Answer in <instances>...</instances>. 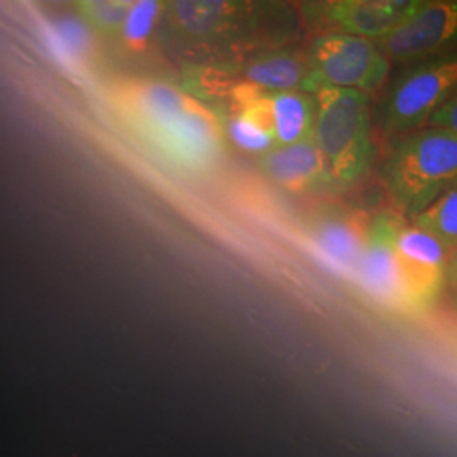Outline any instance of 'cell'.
Masks as SVG:
<instances>
[{
  "label": "cell",
  "mask_w": 457,
  "mask_h": 457,
  "mask_svg": "<svg viewBox=\"0 0 457 457\" xmlns=\"http://www.w3.org/2000/svg\"><path fill=\"white\" fill-rule=\"evenodd\" d=\"M115 114L168 162L188 171L219 163L226 134L212 109L162 80L124 79L112 85Z\"/></svg>",
  "instance_id": "obj_1"
},
{
  "label": "cell",
  "mask_w": 457,
  "mask_h": 457,
  "mask_svg": "<svg viewBox=\"0 0 457 457\" xmlns=\"http://www.w3.org/2000/svg\"><path fill=\"white\" fill-rule=\"evenodd\" d=\"M285 9L228 0L164 2L162 28L168 46L195 68L243 62L283 41Z\"/></svg>",
  "instance_id": "obj_2"
},
{
  "label": "cell",
  "mask_w": 457,
  "mask_h": 457,
  "mask_svg": "<svg viewBox=\"0 0 457 457\" xmlns=\"http://www.w3.org/2000/svg\"><path fill=\"white\" fill-rule=\"evenodd\" d=\"M395 207L415 219L457 187V136L425 126L398 136L381 164Z\"/></svg>",
  "instance_id": "obj_3"
},
{
  "label": "cell",
  "mask_w": 457,
  "mask_h": 457,
  "mask_svg": "<svg viewBox=\"0 0 457 457\" xmlns=\"http://www.w3.org/2000/svg\"><path fill=\"white\" fill-rule=\"evenodd\" d=\"M312 141L326 164L328 190H349L371 170L370 100L366 94L341 88H317Z\"/></svg>",
  "instance_id": "obj_4"
},
{
  "label": "cell",
  "mask_w": 457,
  "mask_h": 457,
  "mask_svg": "<svg viewBox=\"0 0 457 457\" xmlns=\"http://www.w3.org/2000/svg\"><path fill=\"white\" fill-rule=\"evenodd\" d=\"M457 90V49L409 63L379 102L381 131L403 136L425 128Z\"/></svg>",
  "instance_id": "obj_5"
},
{
  "label": "cell",
  "mask_w": 457,
  "mask_h": 457,
  "mask_svg": "<svg viewBox=\"0 0 457 457\" xmlns=\"http://www.w3.org/2000/svg\"><path fill=\"white\" fill-rule=\"evenodd\" d=\"M309 53L311 85L317 88H341L366 94L386 82L390 62L376 41L349 34H320L312 41Z\"/></svg>",
  "instance_id": "obj_6"
},
{
  "label": "cell",
  "mask_w": 457,
  "mask_h": 457,
  "mask_svg": "<svg viewBox=\"0 0 457 457\" xmlns=\"http://www.w3.org/2000/svg\"><path fill=\"white\" fill-rule=\"evenodd\" d=\"M402 226L390 213L370 219L366 245L361 253L353 283L378 307L396 313L420 311L396 253V232Z\"/></svg>",
  "instance_id": "obj_7"
},
{
  "label": "cell",
  "mask_w": 457,
  "mask_h": 457,
  "mask_svg": "<svg viewBox=\"0 0 457 457\" xmlns=\"http://www.w3.org/2000/svg\"><path fill=\"white\" fill-rule=\"evenodd\" d=\"M386 60L413 63L457 49V0H425L390 36L378 41Z\"/></svg>",
  "instance_id": "obj_8"
},
{
  "label": "cell",
  "mask_w": 457,
  "mask_h": 457,
  "mask_svg": "<svg viewBox=\"0 0 457 457\" xmlns=\"http://www.w3.org/2000/svg\"><path fill=\"white\" fill-rule=\"evenodd\" d=\"M228 107H245L271 132L277 146L312 139L315 124V98L309 92L262 94L234 88L224 94Z\"/></svg>",
  "instance_id": "obj_9"
},
{
  "label": "cell",
  "mask_w": 457,
  "mask_h": 457,
  "mask_svg": "<svg viewBox=\"0 0 457 457\" xmlns=\"http://www.w3.org/2000/svg\"><path fill=\"white\" fill-rule=\"evenodd\" d=\"M368 228L370 219L360 211L332 207L312 220L309 239L326 264L353 281L366 245Z\"/></svg>",
  "instance_id": "obj_10"
},
{
  "label": "cell",
  "mask_w": 457,
  "mask_h": 457,
  "mask_svg": "<svg viewBox=\"0 0 457 457\" xmlns=\"http://www.w3.org/2000/svg\"><path fill=\"white\" fill-rule=\"evenodd\" d=\"M395 245L411 294L422 311L439 296L447 283L451 249L434 234L417 226H400Z\"/></svg>",
  "instance_id": "obj_11"
},
{
  "label": "cell",
  "mask_w": 457,
  "mask_h": 457,
  "mask_svg": "<svg viewBox=\"0 0 457 457\" xmlns=\"http://www.w3.org/2000/svg\"><path fill=\"white\" fill-rule=\"evenodd\" d=\"M420 0H337L324 5L336 33L381 41L417 9Z\"/></svg>",
  "instance_id": "obj_12"
},
{
  "label": "cell",
  "mask_w": 457,
  "mask_h": 457,
  "mask_svg": "<svg viewBox=\"0 0 457 457\" xmlns=\"http://www.w3.org/2000/svg\"><path fill=\"white\" fill-rule=\"evenodd\" d=\"M262 175L290 194H312L328 188L326 164L312 139L277 146L258 160Z\"/></svg>",
  "instance_id": "obj_13"
},
{
  "label": "cell",
  "mask_w": 457,
  "mask_h": 457,
  "mask_svg": "<svg viewBox=\"0 0 457 457\" xmlns=\"http://www.w3.org/2000/svg\"><path fill=\"white\" fill-rule=\"evenodd\" d=\"M49 33L63 56L73 63L90 66L97 62V34L79 14H60L51 19Z\"/></svg>",
  "instance_id": "obj_14"
},
{
  "label": "cell",
  "mask_w": 457,
  "mask_h": 457,
  "mask_svg": "<svg viewBox=\"0 0 457 457\" xmlns=\"http://www.w3.org/2000/svg\"><path fill=\"white\" fill-rule=\"evenodd\" d=\"M226 139H230L245 153L260 154L277 147L271 132L262 126V120L245 107H228L224 117H220Z\"/></svg>",
  "instance_id": "obj_15"
},
{
  "label": "cell",
  "mask_w": 457,
  "mask_h": 457,
  "mask_svg": "<svg viewBox=\"0 0 457 457\" xmlns=\"http://www.w3.org/2000/svg\"><path fill=\"white\" fill-rule=\"evenodd\" d=\"M131 5L128 0H83L75 4V12L98 37L117 43Z\"/></svg>",
  "instance_id": "obj_16"
},
{
  "label": "cell",
  "mask_w": 457,
  "mask_h": 457,
  "mask_svg": "<svg viewBox=\"0 0 457 457\" xmlns=\"http://www.w3.org/2000/svg\"><path fill=\"white\" fill-rule=\"evenodd\" d=\"M163 4L154 0L132 2L129 16L115 45H119L128 54H141L146 49L147 41L154 33L158 21L162 19Z\"/></svg>",
  "instance_id": "obj_17"
},
{
  "label": "cell",
  "mask_w": 457,
  "mask_h": 457,
  "mask_svg": "<svg viewBox=\"0 0 457 457\" xmlns=\"http://www.w3.org/2000/svg\"><path fill=\"white\" fill-rule=\"evenodd\" d=\"M413 226L434 234L451 251L457 245V187L417 215Z\"/></svg>",
  "instance_id": "obj_18"
},
{
  "label": "cell",
  "mask_w": 457,
  "mask_h": 457,
  "mask_svg": "<svg viewBox=\"0 0 457 457\" xmlns=\"http://www.w3.org/2000/svg\"><path fill=\"white\" fill-rule=\"evenodd\" d=\"M427 126L442 128L457 136V90L453 94V97L449 98L441 109L430 117Z\"/></svg>",
  "instance_id": "obj_19"
},
{
  "label": "cell",
  "mask_w": 457,
  "mask_h": 457,
  "mask_svg": "<svg viewBox=\"0 0 457 457\" xmlns=\"http://www.w3.org/2000/svg\"><path fill=\"white\" fill-rule=\"evenodd\" d=\"M445 281L457 287V245L451 251L449 256V262H447V275H445Z\"/></svg>",
  "instance_id": "obj_20"
}]
</instances>
